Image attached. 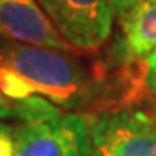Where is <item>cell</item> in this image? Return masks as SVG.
<instances>
[{"mask_svg":"<svg viewBox=\"0 0 156 156\" xmlns=\"http://www.w3.org/2000/svg\"><path fill=\"white\" fill-rule=\"evenodd\" d=\"M0 62L12 68L30 85L33 95H42L64 111L92 115L111 109L109 78L90 71L75 52L21 44L0 42Z\"/></svg>","mask_w":156,"mask_h":156,"instance_id":"6da1fadb","label":"cell"},{"mask_svg":"<svg viewBox=\"0 0 156 156\" xmlns=\"http://www.w3.org/2000/svg\"><path fill=\"white\" fill-rule=\"evenodd\" d=\"M16 156H90L87 115L64 111L42 95L12 101Z\"/></svg>","mask_w":156,"mask_h":156,"instance_id":"7a4b0ae2","label":"cell"},{"mask_svg":"<svg viewBox=\"0 0 156 156\" xmlns=\"http://www.w3.org/2000/svg\"><path fill=\"white\" fill-rule=\"evenodd\" d=\"M90 156H156V116L142 108L116 106L87 115Z\"/></svg>","mask_w":156,"mask_h":156,"instance_id":"3957f363","label":"cell"},{"mask_svg":"<svg viewBox=\"0 0 156 156\" xmlns=\"http://www.w3.org/2000/svg\"><path fill=\"white\" fill-rule=\"evenodd\" d=\"M54 28L76 52H94L111 35L109 0H35Z\"/></svg>","mask_w":156,"mask_h":156,"instance_id":"277c9868","label":"cell"},{"mask_svg":"<svg viewBox=\"0 0 156 156\" xmlns=\"http://www.w3.org/2000/svg\"><path fill=\"white\" fill-rule=\"evenodd\" d=\"M0 33L21 44L76 52L35 0H0Z\"/></svg>","mask_w":156,"mask_h":156,"instance_id":"5b68a950","label":"cell"},{"mask_svg":"<svg viewBox=\"0 0 156 156\" xmlns=\"http://www.w3.org/2000/svg\"><path fill=\"white\" fill-rule=\"evenodd\" d=\"M156 50V0H142L122 17V35L116 52L123 61L147 57Z\"/></svg>","mask_w":156,"mask_h":156,"instance_id":"8992f818","label":"cell"},{"mask_svg":"<svg viewBox=\"0 0 156 156\" xmlns=\"http://www.w3.org/2000/svg\"><path fill=\"white\" fill-rule=\"evenodd\" d=\"M0 90L9 101H23L33 95L30 85L12 68L0 62Z\"/></svg>","mask_w":156,"mask_h":156,"instance_id":"52a82bcc","label":"cell"},{"mask_svg":"<svg viewBox=\"0 0 156 156\" xmlns=\"http://www.w3.org/2000/svg\"><path fill=\"white\" fill-rule=\"evenodd\" d=\"M0 156H16V140L9 123H0Z\"/></svg>","mask_w":156,"mask_h":156,"instance_id":"ba28073f","label":"cell"},{"mask_svg":"<svg viewBox=\"0 0 156 156\" xmlns=\"http://www.w3.org/2000/svg\"><path fill=\"white\" fill-rule=\"evenodd\" d=\"M144 68H146V78H144L146 87L156 97V50H153L144 59Z\"/></svg>","mask_w":156,"mask_h":156,"instance_id":"9c48e42d","label":"cell"},{"mask_svg":"<svg viewBox=\"0 0 156 156\" xmlns=\"http://www.w3.org/2000/svg\"><path fill=\"white\" fill-rule=\"evenodd\" d=\"M140 2H142V0H109L115 16H118L120 19H122L123 16H127L134 7L139 5Z\"/></svg>","mask_w":156,"mask_h":156,"instance_id":"30bf717a","label":"cell"},{"mask_svg":"<svg viewBox=\"0 0 156 156\" xmlns=\"http://www.w3.org/2000/svg\"><path fill=\"white\" fill-rule=\"evenodd\" d=\"M0 120H14L12 101H9L0 90Z\"/></svg>","mask_w":156,"mask_h":156,"instance_id":"8fae6325","label":"cell"}]
</instances>
